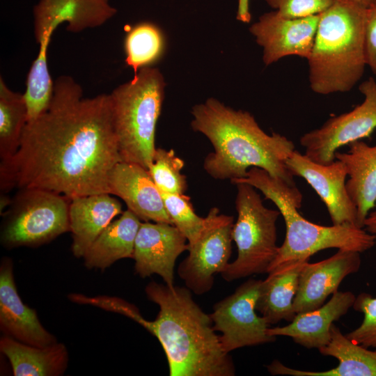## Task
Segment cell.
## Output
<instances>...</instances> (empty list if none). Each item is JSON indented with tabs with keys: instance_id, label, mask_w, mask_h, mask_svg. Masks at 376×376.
I'll use <instances>...</instances> for the list:
<instances>
[{
	"instance_id": "cell-1",
	"label": "cell",
	"mask_w": 376,
	"mask_h": 376,
	"mask_svg": "<svg viewBox=\"0 0 376 376\" xmlns=\"http://www.w3.org/2000/svg\"><path fill=\"white\" fill-rule=\"evenodd\" d=\"M121 161L110 95L84 98L81 87L62 75L46 111L26 123L17 153L1 162V189H41L69 198L110 194V173Z\"/></svg>"
},
{
	"instance_id": "cell-2",
	"label": "cell",
	"mask_w": 376,
	"mask_h": 376,
	"mask_svg": "<svg viewBox=\"0 0 376 376\" xmlns=\"http://www.w3.org/2000/svg\"><path fill=\"white\" fill-rule=\"evenodd\" d=\"M191 113V128L205 135L214 148L203 162L212 178L231 181L246 177L251 168L258 167L295 185L285 164L295 146L286 136L267 134L249 112L235 110L212 97L195 105Z\"/></svg>"
},
{
	"instance_id": "cell-3",
	"label": "cell",
	"mask_w": 376,
	"mask_h": 376,
	"mask_svg": "<svg viewBox=\"0 0 376 376\" xmlns=\"http://www.w3.org/2000/svg\"><path fill=\"white\" fill-rule=\"evenodd\" d=\"M148 299L159 306L150 333L166 354L171 376H233L234 363L216 334L210 314L187 288L149 283Z\"/></svg>"
},
{
	"instance_id": "cell-4",
	"label": "cell",
	"mask_w": 376,
	"mask_h": 376,
	"mask_svg": "<svg viewBox=\"0 0 376 376\" xmlns=\"http://www.w3.org/2000/svg\"><path fill=\"white\" fill-rule=\"evenodd\" d=\"M366 8L353 0H334L320 14L308 59L311 89L320 95L346 93L362 77L366 65Z\"/></svg>"
},
{
	"instance_id": "cell-5",
	"label": "cell",
	"mask_w": 376,
	"mask_h": 376,
	"mask_svg": "<svg viewBox=\"0 0 376 376\" xmlns=\"http://www.w3.org/2000/svg\"><path fill=\"white\" fill-rule=\"evenodd\" d=\"M230 182L246 183L259 190L275 204L284 219L285 240L267 273L284 265L308 260L327 249L362 253L375 246V237L363 228L350 224L325 226L307 220L298 211L303 198L297 186L289 185L262 169L252 167L246 177Z\"/></svg>"
},
{
	"instance_id": "cell-6",
	"label": "cell",
	"mask_w": 376,
	"mask_h": 376,
	"mask_svg": "<svg viewBox=\"0 0 376 376\" xmlns=\"http://www.w3.org/2000/svg\"><path fill=\"white\" fill-rule=\"evenodd\" d=\"M166 83L157 68L140 69L110 95L113 125L122 161L148 170L155 151V130Z\"/></svg>"
},
{
	"instance_id": "cell-7",
	"label": "cell",
	"mask_w": 376,
	"mask_h": 376,
	"mask_svg": "<svg viewBox=\"0 0 376 376\" xmlns=\"http://www.w3.org/2000/svg\"><path fill=\"white\" fill-rule=\"evenodd\" d=\"M235 185L237 219L233 226L232 239L237 255L221 274L226 281L267 273L279 247L276 225L279 210L265 207L251 185L240 182Z\"/></svg>"
},
{
	"instance_id": "cell-8",
	"label": "cell",
	"mask_w": 376,
	"mask_h": 376,
	"mask_svg": "<svg viewBox=\"0 0 376 376\" xmlns=\"http://www.w3.org/2000/svg\"><path fill=\"white\" fill-rule=\"evenodd\" d=\"M70 201L51 191L19 189L2 221V245L7 249L36 247L70 231Z\"/></svg>"
},
{
	"instance_id": "cell-9",
	"label": "cell",
	"mask_w": 376,
	"mask_h": 376,
	"mask_svg": "<svg viewBox=\"0 0 376 376\" xmlns=\"http://www.w3.org/2000/svg\"><path fill=\"white\" fill-rule=\"evenodd\" d=\"M233 224V217L219 214L217 207H212L198 237L188 246L189 254L180 263L178 274L194 294L209 292L214 275L221 274L229 263Z\"/></svg>"
},
{
	"instance_id": "cell-10",
	"label": "cell",
	"mask_w": 376,
	"mask_h": 376,
	"mask_svg": "<svg viewBox=\"0 0 376 376\" xmlns=\"http://www.w3.org/2000/svg\"><path fill=\"white\" fill-rule=\"evenodd\" d=\"M359 89L364 96L362 103L300 137L304 154L311 160L329 164L336 159L340 148L368 137L376 129V81L370 77Z\"/></svg>"
},
{
	"instance_id": "cell-11",
	"label": "cell",
	"mask_w": 376,
	"mask_h": 376,
	"mask_svg": "<svg viewBox=\"0 0 376 376\" xmlns=\"http://www.w3.org/2000/svg\"><path fill=\"white\" fill-rule=\"evenodd\" d=\"M262 280L250 279L235 292L217 302L210 314L214 329L220 332L224 350L236 349L273 342L276 336L267 333L269 324L256 313V304Z\"/></svg>"
},
{
	"instance_id": "cell-12",
	"label": "cell",
	"mask_w": 376,
	"mask_h": 376,
	"mask_svg": "<svg viewBox=\"0 0 376 376\" xmlns=\"http://www.w3.org/2000/svg\"><path fill=\"white\" fill-rule=\"evenodd\" d=\"M285 164L293 176L304 178L315 190L326 206L333 225L358 226L357 208L346 188L347 171L341 161L322 164L295 150Z\"/></svg>"
},
{
	"instance_id": "cell-13",
	"label": "cell",
	"mask_w": 376,
	"mask_h": 376,
	"mask_svg": "<svg viewBox=\"0 0 376 376\" xmlns=\"http://www.w3.org/2000/svg\"><path fill=\"white\" fill-rule=\"evenodd\" d=\"M320 14L301 18H287L276 10L262 15L250 33L263 47V60L271 65L288 56L308 59L313 48Z\"/></svg>"
},
{
	"instance_id": "cell-14",
	"label": "cell",
	"mask_w": 376,
	"mask_h": 376,
	"mask_svg": "<svg viewBox=\"0 0 376 376\" xmlns=\"http://www.w3.org/2000/svg\"><path fill=\"white\" fill-rule=\"evenodd\" d=\"M116 12L109 0H40L33 8L38 52L47 54L52 35L61 24L68 22L67 31L77 33L102 25Z\"/></svg>"
},
{
	"instance_id": "cell-15",
	"label": "cell",
	"mask_w": 376,
	"mask_h": 376,
	"mask_svg": "<svg viewBox=\"0 0 376 376\" xmlns=\"http://www.w3.org/2000/svg\"><path fill=\"white\" fill-rule=\"evenodd\" d=\"M185 236L173 224L141 222L132 258L135 272L141 278L152 274L162 277L169 286L174 285V267L178 256L188 250Z\"/></svg>"
},
{
	"instance_id": "cell-16",
	"label": "cell",
	"mask_w": 376,
	"mask_h": 376,
	"mask_svg": "<svg viewBox=\"0 0 376 376\" xmlns=\"http://www.w3.org/2000/svg\"><path fill=\"white\" fill-rule=\"evenodd\" d=\"M359 252L338 249L331 257L313 263H303L299 275L298 288L293 299V311H313L324 304L327 298L338 291L342 281L357 273L361 265Z\"/></svg>"
},
{
	"instance_id": "cell-17",
	"label": "cell",
	"mask_w": 376,
	"mask_h": 376,
	"mask_svg": "<svg viewBox=\"0 0 376 376\" xmlns=\"http://www.w3.org/2000/svg\"><path fill=\"white\" fill-rule=\"evenodd\" d=\"M0 329L4 336L38 347L56 343V337L39 320L36 311L19 295L13 274V263L8 257L0 265Z\"/></svg>"
},
{
	"instance_id": "cell-18",
	"label": "cell",
	"mask_w": 376,
	"mask_h": 376,
	"mask_svg": "<svg viewBox=\"0 0 376 376\" xmlns=\"http://www.w3.org/2000/svg\"><path fill=\"white\" fill-rule=\"evenodd\" d=\"M109 189L110 194L120 198L141 221L173 224L160 191L141 165L124 161L116 164L110 173Z\"/></svg>"
},
{
	"instance_id": "cell-19",
	"label": "cell",
	"mask_w": 376,
	"mask_h": 376,
	"mask_svg": "<svg viewBox=\"0 0 376 376\" xmlns=\"http://www.w3.org/2000/svg\"><path fill=\"white\" fill-rule=\"evenodd\" d=\"M355 299L356 296L350 291H337L320 307L297 313L289 324L269 327L267 333L273 336H288L302 347L318 350L329 342L334 322L347 313Z\"/></svg>"
},
{
	"instance_id": "cell-20",
	"label": "cell",
	"mask_w": 376,
	"mask_h": 376,
	"mask_svg": "<svg viewBox=\"0 0 376 376\" xmlns=\"http://www.w3.org/2000/svg\"><path fill=\"white\" fill-rule=\"evenodd\" d=\"M318 350L324 356L337 359L338 365L327 370L309 371L294 369L274 360L267 366V370L273 375L376 376V350L354 343L334 324L329 342Z\"/></svg>"
},
{
	"instance_id": "cell-21",
	"label": "cell",
	"mask_w": 376,
	"mask_h": 376,
	"mask_svg": "<svg viewBox=\"0 0 376 376\" xmlns=\"http://www.w3.org/2000/svg\"><path fill=\"white\" fill-rule=\"evenodd\" d=\"M122 213L120 203L110 194L70 198L69 222L72 237L71 249L74 256L83 258L97 236L116 216Z\"/></svg>"
},
{
	"instance_id": "cell-22",
	"label": "cell",
	"mask_w": 376,
	"mask_h": 376,
	"mask_svg": "<svg viewBox=\"0 0 376 376\" xmlns=\"http://www.w3.org/2000/svg\"><path fill=\"white\" fill-rule=\"evenodd\" d=\"M346 152L337 151L336 159L347 171L346 188L357 211V224L363 228L364 220L376 204V145L362 140L348 145Z\"/></svg>"
},
{
	"instance_id": "cell-23",
	"label": "cell",
	"mask_w": 376,
	"mask_h": 376,
	"mask_svg": "<svg viewBox=\"0 0 376 376\" xmlns=\"http://www.w3.org/2000/svg\"><path fill=\"white\" fill-rule=\"evenodd\" d=\"M0 351L8 359L15 376L62 375L69 360L65 345L58 342L38 347L3 335Z\"/></svg>"
},
{
	"instance_id": "cell-24",
	"label": "cell",
	"mask_w": 376,
	"mask_h": 376,
	"mask_svg": "<svg viewBox=\"0 0 376 376\" xmlns=\"http://www.w3.org/2000/svg\"><path fill=\"white\" fill-rule=\"evenodd\" d=\"M141 224V219L132 211H124L89 246L83 257L85 267L104 270L118 260L132 258Z\"/></svg>"
},
{
	"instance_id": "cell-25",
	"label": "cell",
	"mask_w": 376,
	"mask_h": 376,
	"mask_svg": "<svg viewBox=\"0 0 376 376\" xmlns=\"http://www.w3.org/2000/svg\"><path fill=\"white\" fill-rule=\"evenodd\" d=\"M304 262L297 261L278 267L268 272L267 277L262 280L256 309L269 324L282 320L290 322L295 317L293 299Z\"/></svg>"
},
{
	"instance_id": "cell-26",
	"label": "cell",
	"mask_w": 376,
	"mask_h": 376,
	"mask_svg": "<svg viewBox=\"0 0 376 376\" xmlns=\"http://www.w3.org/2000/svg\"><path fill=\"white\" fill-rule=\"evenodd\" d=\"M27 106L24 94L11 91L0 77V157L11 159L17 152L27 123Z\"/></svg>"
},
{
	"instance_id": "cell-27",
	"label": "cell",
	"mask_w": 376,
	"mask_h": 376,
	"mask_svg": "<svg viewBox=\"0 0 376 376\" xmlns=\"http://www.w3.org/2000/svg\"><path fill=\"white\" fill-rule=\"evenodd\" d=\"M165 48V37L158 26L148 22L136 24L126 33L125 63L136 74L140 69L159 61Z\"/></svg>"
},
{
	"instance_id": "cell-28",
	"label": "cell",
	"mask_w": 376,
	"mask_h": 376,
	"mask_svg": "<svg viewBox=\"0 0 376 376\" xmlns=\"http://www.w3.org/2000/svg\"><path fill=\"white\" fill-rule=\"evenodd\" d=\"M184 166L173 150L156 148L148 171L161 192L184 194L187 189V178L181 173Z\"/></svg>"
},
{
	"instance_id": "cell-29",
	"label": "cell",
	"mask_w": 376,
	"mask_h": 376,
	"mask_svg": "<svg viewBox=\"0 0 376 376\" xmlns=\"http://www.w3.org/2000/svg\"><path fill=\"white\" fill-rule=\"evenodd\" d=\"M161 194L173 224L185 236L188 246L193 244L204 226L205 217L196 214L189 197L185 194L161 192Z\"/></svg>"
},
{
	"instance_id": "cell-30",
	"label": "cell",
	"mask_w": 376,
	"mask_h": 376,
	"mask_svg": "<svg viewBox=\"0 0 376 376\" xmlns=\"http://www.w3.org/2000/svg\"><path fill=\"white\" fill-rule=\"evenodd\" d=\"M352 308L363 314L361 324L345 336L354 343L376 349V297L362 292L356 297Z\"/></svg>"
},
{
	"instance_id": "cell-31",
	"label": "cell",
	"mask_w": 376,
	"mask_h": 376,
	"mask_svg": "<svg viewBox=\"0 0 376 376\" xmlns=\"http://www.w3.org/2000/svg\"><path fill=\"white\" fill-rule=\"evenodd\" d=\"M68 297L72 301L76 303L93 305L110 311L123 314L140 324L148 331L150 329L151 321L144 319L135 306L120 298L107 296L91 297L81 294H70L68 295Z\"/></svg>"
},
{
	"instance_id": "cell-32",
	"label": "cell",
	"mask_w": 376,
	"mask_h": 376,
	"mask_svg": "<svg viewBox=\"0 0 376 376\" xmlns=\"http://www.w3.org/2000/svg\"><path fill=\"white\" fill-rule=\"evenodd\" d=\"M281 16L301 18L315 15L329 8L334 0H265Z\"/></svg>"
},
{
	"instance_id": "cell-33",
	"label": "cell",
	"mask_w": 376,
	"mask_h": 376,
	"mask_svg": "<svg viewBox=\"0 0 376 376\" xmlns=\"http://www.w3.org/2000/svg\"><path fill=\"white\" fill-rule=\"evenodd\" d=\"M365 52L366 65L376 75V1L366 8Z\"/></svg>"
},
{
	"instance_id": "cell-34",
	"label": "cell",
	"mask_w": 376,
	"mask_h": 376,
	"mask_svg": "<svg viewBox=\"0 0 376 376\" xmlns=\"http://www.w3.org/2000/svg\"><path fill=\"white\" fill-rule=\"evenodd\" d=\"M251 19L249 0H238L237 19L244 23H249Z\"/></svg>"
},
{
	"instance_id": "cell-35",
	"label": "cell",
	"mask_w": 376,
	"mask_h": 376,
	"mask_svg": "<svg viewBox=\"0 0 376 376\" xmlns=\"http://www.w3.org/2000/svg\"><path fill=\"white\" fill-rule=\"evenodd\" d=\"M363 228L375 237L376 246V210H371L364 220Z\"/></svg>"
},
{
	"instance_id": "cell-36",
	"label": "cell",
	"mask_w": 376,
	"mask_h": 376,
	"mask_svg": "<svg viewBox=\"0 0 376 376\" xmlns=\"http://www.w3.org/2000/svg\"><path fill=\"white\" fill-rule=\"evenodd\" d=\"M353 1H354L355 2L359 3L360 5L366 8L369 7L370 6H371L373 3H374L376 1V0H353Z\"/></svg>"
}]
</instances>
